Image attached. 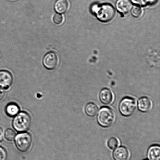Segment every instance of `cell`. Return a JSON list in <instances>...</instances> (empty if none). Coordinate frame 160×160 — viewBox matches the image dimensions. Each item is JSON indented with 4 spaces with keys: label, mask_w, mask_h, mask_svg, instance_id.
I'll return each instance as SVG.
<instances>
[{
    "label": "cell",
    "mask_w": 160,
    "mask_h": 160,
    "mask_svg": "<svg viewBox=\"0 0 160 160\" xmlns=\"http://www.w3.org/2000/svg\"><path fill=\"white\" fill-rule=\"evenodd\" d=\"M147 157L149 160H160V147L159 145H153L148 149Z\"/></svg>",
    "instance_id": "12"
},
{
    "label": "cell",
    "mask_w": 160,
    "mask_h": 160,
    "mask_svg": "<svg viewBox=\"0 0 160 160\" xmlns=\"http://www.w3.org/2000/svg\"><path fill=\"white\" fill-rule=\"evenodd\" d=\"M31 124V117L24 112L18 113L14 119L12 125L18 132H25L29 129Z\"/></svg>",
    "instance_id": "3"
},
{
    "label": "cell",
    "mask_w": 160,
    "mask_h": 160,
    "mask_svg": "<svg viewBox=\"0 0 160 160\" xmlns=\"http://www.w3.org/2000/svg\"><path fill=\"white\" fill-rule=\"evenodd\" d=\"M129 156V151L128 148L124 147L116 148L113 154L115 160H128Z\"/></svg>",
    "instance_id": "11"
},
{
    "label": "cell",
    "mask_w": 160,
    "mask_h": 160,
    "mask_svg": "<svg viewBox=\"0 0 160 160\" xmlns=\"http://www.w3.org/2000/svg\"><path fill=\"white\" fill-rule=\"evenodd\" d=\"M98 111V107L93 103H89L86 105L85 112L88 116L90 117L95 116Z\"/></svg>",
    "instance_id": "15"
},
{
    "label": "cell",
    "mask_w": 160,
    "mask_h": 160,
    "mask_svg": "<svg viewBox=\"0 0 160 160\" xmlns=\"http://www.w3.org/2000/svg\"><path fill=\"white\" fill-rule=\"evenodd\" d=\"M133 7L130 0H118L116 7L119 12L123 14L128 13L131 10Z\"/></svg>",
    "instance_id": "8"
},
{
    "label": "cell",
    "mask_w": 160,
    "mask_h": 160,
    "mask_svg": "<svg viewBox=\"0 0 160 160\" xmlns=\"http://www.w3.org/2000/svg\"><path fill=\"white\" fill-rule=\"evenodd\" d=\"M4 136V132L2 129L0 127V142L3 140Z\"/></svg>",
    "instance_id": "23"
},
{
    "label": "cell",
    "mask_w": 160,
    "mask_h": 160,
    "mask_svg": "<svg viewBox=\"0 0 160 160\" xmlns=\"http://www.w3.org/2000/svg\"><path fill=\"white\" fill-rule=\"evenodd\" d=\"M119 141L115 137H111L108 142V146L111 149H115L119 145Z\"/></svg>",
    "instance_id": "17"
},
{
    "label": "cell",
    "mask_w": 160,
    "mask_h": 160,
    "mask_svg": "<svg viewBox=\"0 0 160 160\" xmlns=\"http://www.w3.org/2000/svg\"><path fill=\"white\" fill-rule=\"evenodd\" d=\"M5 137L8 141H12L16 137V133L15 131L12 129L6 130L4 134Z\"/></svg>",
    "instance_id": "16"
},
{
    "label": "cell",
    "mask_w": 160,
    "mask_h": 160,
    "mask_svg": "<svg viewBox=\"0 0 160 160\" xmlns=\"http://www.w3.org/2000/svg\"><path fill=\"white\" fill-rule=\"evenodd\" d=\"M152 107V103L148 97H143L139 99L138 101V107L142 112H147L151 110Z\"/></svg>",
    "instance_id": "9"
},
{
    "label": "cell",
    "mask_w": 160,
    "mask_h": 160,
    "mask_svg": "<svg viewBox=\"0 0 160 160\" xmlns=\"http://www.w3.org/2000/svg\"><path fill=\"white\" fill-rule=\"evenodd\" d=\"M137 107L136 100L131 97H125L121 101L119 109L120 113L125 117L132 115Z\"/></svg>",
    "instance_id": "4"
},
{
    "label": "cell",
    "mask_w": 160,
    "mask_h": 160,
    "mask_svg": "<svg viewBox=\"0 0 160 160\" xmlns=\"http://www.w3.org/2000/svg\"><path fill=\"white\" fill-rule=\"evenodd\" d=\"M6 114L9 117H14L18 114L20 108L17 104L15 103H9L6 108Z\"/></svg>",
    "instance_id": "14"
},
{
    "label": "cell",
    "mask_w": 160,
    "mask_h": 160,
    "mask_svg": "<svg viewBox=\"0 0 160 160\" xmlns=\"http://www.w3.org/2000/svg\"><path fill=\"white\" fill-rule=\"evenodd\" d=\"M131 13L133 16L138 18L142 15V9L139 6H134L131 9Z\"/></svg>",
    "instance_id": "18"
},
{
    "label": "cell",
    "mask_w": 160,
    "mask_h": 160,
    "mask_svg": "<svg viewBox=\"0 0 160 160\" xmlns=\"http://www.w3.org/2000/svg\"><path fill=\"white\" fill-rule=\"evenodd\" d=\"M13 82V77L8 70H0V87L8 89L11 87Z\"/></svg>",
    "instance_id": "7"
},
{
    "label": "cell",
    "mask_w": 160,
    "mask_h": 160,
    "mask_svg": "<svg viewBox=\"0 0 160 160\" xmlns=\"http://www.w3.org/2000/svg\"><path fill=\"white\" fill-rule=\"evenodd\" d=\"M132 3L140 6H145L150 3V0H131Z\"/></svg>",
    "instance_id": "20"
},
{
    "label": "cell",
    "mask_w": 160,
    "mask_h": 160,
    "mask_svg": "<svg viewBox=\"0 0 160 160\" xmlns=\"http://www.w3.org/2000/svg\"></svg>",
    "instance_id": "24"
},
{
    "label": "cell",
    "mask_w": 160,
    "mask_h": 160,
    "mask_svg": "<svg viewBox=\"0 0 160 160\" xmlns=\"http://www.w3.org/2000/svg\"><path fill=\"white\" fill-rule=\"evenodd\" d=\"M92 10L96 14L98 19L103 23L111 21L115 15V9L109 4H104L100 6L94 5L92 8Z\"/></svg>",
    "instance_id": "1"
},
{
    "label": "cell",
    "mask_w": 160,
    "mask_h": 160,
    "mask_svg": "<svg viewBox=\"0 0 160 160\" xmlns=\"http://www.w3.org/2000/svg\"><path fill=\"white\" fill-rule=\"evenodd\" d=\"M7 153L4 148L0 147V160H6Z\"/></svg>",
    "instance_id": "21"
},
{
    "label": "cell",
    "mask_w": 160,
    "mask_h": 160,
    "mask_svg": "<svg viewBox=\"0 0 160 160\" xmlns=\"http://www.w3.org/2000/svg\"><path fill=\"white\" fill-rule=\"evenodd\" d=\"M99 125L103 128L111 126L115 120V115L113 111L108 107H103L99 111L97 117Z\"/></svg>",
    "instance_id": "2"
},
{
    "label": "cell",
    "mask_w": 160,
    "mask_h": 160,
    "mask_svg": "<svg viewBox=\"0 0 160 160\" xmlns=\"http://www.w3.org/2000/svg\"><path fill=\"white\" fill-rule=\"evenodd\" d=\"M68 2L67 0H57L55 3L54 8L59 14L65 13L68 8Z\"/></svg>",
    "instance_id": "13"
},
{
    "label": "cell",
    "mask_w": 160,
    "mask_h": 160,
    "mask_svg": "<svg viewBox=\"0 0 160 160\" xmlns=\"http://www.w3.org/2000/svg\"><path fill=\"white\" fill-rule=\"evenodd\" d=\"M58 59V56L54 52H50L44 56L43 63L44 66L48 70H53L57 67Z\"/></svg>",
    "instance_id": "6"
},
{
    "label": "cell",
    "mask_w": 160,
    "mask_h": 160,
    "mask_svg": "<svg viewBox=\"0 0 160 160\" xmlns=\"http://www.w3.org/2000/svg\"><path fill=\"white\" fill-rule=\"evenodd\" d=\"M15 142L18 150L25 152H27L31 148L32 142V137L29 133H20L16 136Z\"/></svg>",
    "instance_id": "5"
},
{
    "label": "cell",
    "mask_w": 160,
    "mask_h": 160,
    "mask_svg": "<svg viewBox=\"0 0 160 160\" xmlns=\"http://www.w3.org/2000/svg\"><path fill=\"white\" fill-rule=\"evenodd\" d=\"M5 92L4 89L0 87V101L4 99L5 95Z\"/></svg>",
    "instance_id": "22"
},
{
    "label": "cell",
    "mask_w": 160,
    "mask_h": 160,
    "mask_svg": "<svg viewBox=\"0 0 160 160\" xmlns=\"http://www.w3.org/2000/svg\"><path fill=\"white\" fill-rule=\"evenodd\" d=\"M53 21L56 24L60 25L63 21V17L61 14L56 13L53 17Z\"/></svg>",
    "instance_id": "19"
},
{
    "label": "cell",
    "mask_w": 160,
    "mask_h": 160,
    "mask_svg": "<svg viewBox=\"0 0 160 160\" xmlns=\"http://www.w3.org/2000/svg\"><path fill=\"white\" fill-rule=\"evenodd\" d=\"M100 99L103 104L109 105L113 101L114 95L112 91L108 88H104L100 92Z\"/></svg>",
    "instance_id": "10"
}]
</instances>
